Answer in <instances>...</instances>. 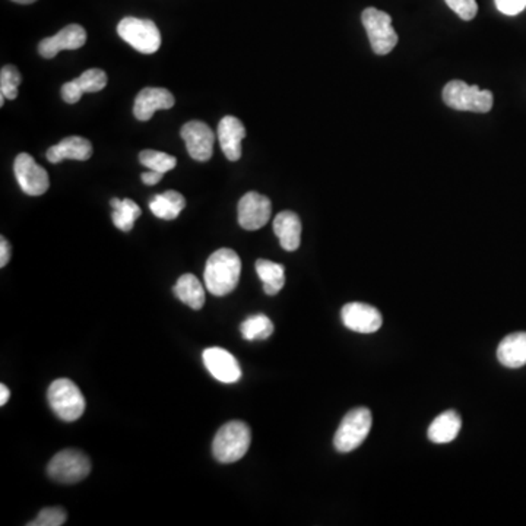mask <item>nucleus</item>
Returning <instances> with one entry per match:
<instances>
[{
    "instance_id": "nucleus-1",
    "label": "nucleus",
    "mask_w": 526,
    "mask_h": 526,
    "mask_svg": "<svg viewBox=\"0 0 526 526\" xmlns=\"http://www.w3.org/2000/svg\"><path fill=\"white\" fill-rule=\"evenodd\" d=\"M242 275V260L233 249H219L206 262L205 285L211 294L227 296L235 291Z\"/></svg>"
},
{
    "instance_id": "nucleus-2",
    "label": "nucleus",
    "mask_w": 526,
    "mask_h": 526,
    "mask_svg": "<svg viewBox=\"0 0 526 526\" xmlns=\"http://www.w3.org/2000/svg\"><path fill=\"white\" fill-rule=\"evenodd\" d=\"M251 443V427L243 421H230L224 424L215 434L212 453L221 464H233L246 455Z\"/></svg>"
},
{
    "instance_id": "nucleus-3",
    "label": "nucleus",
    "mask_w": 526,
    "mask_h": 526,
    "mask_svg": "<svg viewBox=\"0 0 526 526\" xmlns=\"http://www.w3.org/2000/svg\"><path fill=\"white\" fill-rule=\"evenodd\" d=\"M371 424L373 417L369 408H354L347 412L333 437L338 452L348 453L360 448L371 433Z\"/></svg>"
},
{
    "instance_id": "nucleus-4",
    "label": "nucleus",
    "mask_w": 526,
    "mask_h": 526,
    "mask_svg": "<svg viewBox=\"0 0 526 526\" xmlns=\"http://www.w3.org/2000/svg\"><path fill=\"white\" fill-rule=\"evenodd\" d=\"M47 399L54 414L66 423L76 421L85 411V398L83 392L70 379L54 380L50 385Z\"/></svg>"
},
{
    "instance_id": "nucleus-5",
    "label": "nucleus",
    "mask_w": 526,
    "mask_h": 526,
    "mask_svg": "<svg viewBox=\"0 0 526 526\" xmlns=\"http://www.w3.org/2000/svg\"><path fill=\"white\" fill-rule=\"evenodd\" d=\"M443 101L453 110L489 113L493 108V92L480 90L477 85H466L464 81H450L444 87Z\"/></svg>"
},
{
    "instance_id": "nucleus-6",
    "label": "nucleus",
    "mask_w": 526,
    "mask_h": 526,
    "mask_svg": "<svg viewBox=\"0 0 526 526\" xmlns=\"http://www.w3.org/2000/svg\"><path fill=\"white\" fill-rule=\"evenodd\" d=\"M90 473V458L76 449H65L58 455H54L47 466L49 477L60 484H75V482H83Z\"/></svg>"
},
{
    "instance_id": "nucleus-7",
    "label": "nucleus",
    "mask_w": 526,
    "mask_h": 526,
    "mask_svg": "<svg viewBox=\"0 0 526 526\" xmlns=\"http://www.w3.org/2000/svg\"><path fill=\"white\" fill-rule=\"evenodd\" d=\"M117 34L139 53L153 54L161 47L160 29L151 20L124 18L117 25Z\"/></svg>"
},
{
    "instance_id": "nucleus-8",
    "label": "nucleus",
    "mask_w": 526,
    "mask_h": 526,
    "mask_svg": "<svg viewBox=\"0 0 526 526\" xmlns=\"http://www.w3.org/2000/svg\"><path fill=\"white\" fill-rule=\"evenodd\" d=\"M362 21L374 53L379 56L391 53L398 44V34L392 27L391 15L376 8H367L363 12Z\"/></svg>"
},
{
    "instance_id": "nucleus-9",
    "label": "nucleus",
    "mask_w": 526,
    "mask_h": 526,
    "mask_svg": "<svg viewBox=\"0 0 526 526\" xmlns=\"http://www.w3.org/2000/svg\"><path fill=\"white\" fill-rule=\"evenodd\" d=\"M13 170L24 194L29 196H42L49 190V174L29 154L22 153L17 155Z\"/></svg>"
},
{
    "instance_id": "nucleus-10",
    "label": "nucleus",
    "mask_w": 526,
    "mask_h": 526,
    "mask_svg": "<svg viewBox=\"0 0 526 526\" xmlns=\"http://www.w3.org/2000/svg\"><path fill=\"white\" fill-rule=\"evenodd\" d=\"M239 224L247 231L259 230L267 226L272 214L269 197L258 192H249L239 202Z\"/></svg>"
},
{
    "instance_id": "nucleus-11",
    "label": "nucleus",
    "mask_w": 526,
    "mask_h": 526,
    "mask_svg": "<svg viewBox=\"0 0 526 526\" xmlns=\"http://www.w3.org/2000/svg\"><path fill=\"white\" fill-rule=\"evenodd\" d=\"M181 138L185 139L189 155L196 161L211 160L214 153L215 133L208 124L192 120L181 128Z\"/></svg>"
},
{
    "instance_id": "nucleus-12",
    "label": "nucleus",
    "mask_w": 526,
    "mask_h": 526,
    "mask_svg": "<svg viewBox=\"0 0 526 526\" xmlns=\"http://www.w3.org/2000/svg\"><path fill=\"white\" fill-rule=\"evenodd\" d=\"M342 323L358 333H374L382 328L383 317L378 308L366 303H348L341 310Z\"/></svg>"
},
{
    "instance_id": "nucleus-13",
    "label": "nucleus",
    "mask_w": 526,
    "mask_h": 526,
    "mask_svg": "<svg viewBox=\"0 0 526 526\" xmlns=\"http://www.w3.org/2000/svg\"><path fill=\"white\" fill-rule=\"evenodd\" d=\"M203 364L212 374V378L217 379L222 383H235L242 379V369L233 354L219 348L212 347L203 351Z\"/></svg>"
},
{
    "instance_id": "nucleus-14",
    "label": "nucleus",
    "mask_w": 526,
    "mask_h": 526,
    "mask_svg": "<svg viewBox=\"0 0 526 526\" xmlns=\"http://www.w3.org/2000/svg\"><path fill=\"white\" fill-rule=\"evenodd\" d=\"M87 43V31L78 24H70L53 37L44 38L38 44V53L44 59H53L62 50L81 49Z\"/></svg>"
},
{
    "instance_id": "nucleus-15",
    "label": "nucleus",
    "mask_w": 526,
    "mask_h": 526,
    "mask_svg": "<svg viewBox=\"0 0 526 526\" xmlns=\"http://www.w3.org/2000/svg\"><path fill=\"white\" fill-rule=\"evenodd\" d=\"M176 104L174 95L165 88H144L135 100L133 115L140 122H148L158 110H170Z\"/></svg>"
},
{
    "instance_id": "nucleus-16",
    "label": "nucleus",
    "mask_w": 526,
    "mask_h": 526,
    "mask_svg": "<svg viewBox=\"0 0 526 526\" xmlns=\"http://www.w3.org/2000/svg\"><path fill=\"white\" fill-rule=\"evenodd\" d=\"M246 138V128L242 120L235 116L222 117L219 124V140L227 160L239 161L242 158V140Z\"/></svg>"
},
{
    "instance_id": "nucleus-17",
    "label": "nucleus",
    "mask_w": 526,
    "mask_h": 526,
    "mask_svg": "<svg viewBox=\"0 0 526 526\" xmlns=\"http://www.w3.org/2000/svg\"><path fill=\"white\" fill-rule=\"evenodd\" d=\"M45 156L52 164H59L63 160L87 161L92 156V144L81 136H69L50 147Z\"/></svg>"
},
{
    "instance_id": "nucleus-18",
    "label": "nucleus",
    "mask_w": 526,
    "mask_h": 526,
    "mask_svg": "<svg viewBox=\"0 0 526 526\" xmlns=\"http://www.w3.org/2000/svg\"><path fill=\"white\" fill-rule=\"evenodd\" d=\"M274 233L280 239L281 247L284 251H297L301 243L300 217L292 211H283L274 219Z\"/></svg>"
},
{
    "instance_id": "nucleus-19",
    "label": "nucleus",
    "mask_w": 526,
    "mask_h": 526,
    "mask_svg": "<svg viewBox=\"0 0 526 526\" xmlns=\"http://www.w3.org/2000/svg\"><path fill=\"white\" fill-rule=\"evenodd\" d=\"M498 362L509 369H519L526 364V332L510 333L498 344Z\"/></svg>"
},
{
    "instance_id": "nucleus-20",
    "label": "nucleus",
    "mask_w": 526,
    "mask_h": 526,
    "mask_svg": "<svg viewBox=\"0 0 526 526\" xmlns=\"http://www.w3.org/2000/svg\"><path fill=\"white\" fill-rule=\"evenodd\" d=\"M462 427V419L457 411H446L440 414L433 419V423L428 427V439L433 443H450L457 439Z\"/></svg>"
},
{
    "instance_id": "nucleus-21",
    "label": "nucleus",
    "mask_w": 526,
    "mask_h": 526,
    "mask_svg": "<svg viewBox=\"0 0 526 526\" xmlns=\"http://www.w3.org/2000/svg\"><path fill=\"white\" fill-rule=\"evenodd\" d=\"M174 296L189 306L194 310H201L205 306L206 297L205 290L202 287L201 281L197 280L196 276L192 274H185L177 280L176 285L173 288Z\"/></svg>"
},
{
    "instance_id": "nucleus-22",
    "label": "nucleus",
    "mask_w": 526,
    "mask_h": 526,
    "mask_svg": "<svg viewBox=\"0 0 526 526\" xmlns=\"http://www.w3.org/2000/svg\"><path fill=\"white\" fill-rule=\"evenodd\" d=\"M185 196L176 190H167L164 194L156 195L149 202V210L153 211V214L165 221L176 219L181 211L185 210Z\"/></svg>"
},
{
    "instance_id": "nucleus-23",
    "label": "nucleus",
    "mask_w": 526,
    "mask_h": 526,
    "mask_svg": "<svg viewBox=\"0 0 526 526\" xmlns=\"http://www.w3.org/2000/svg\"><path fill=\"white\" fill-rule=\"evenodd\" d=\"M256 272L263 283L267 296H276L285 284V267L280 263L259 259L256 262Z\"/></svg>"
},
{
    "instance_id": "nucleus-24",
    "label": "nucleus",
    "mask_w": 526,
    "mask_h": 526,
    "mask_svg": "<svg viewBox=\"0 0 526 526\" xmlns=\"http://www.w3.org/2000/svg\"><path fill=\"white\" fill-rule=\"evenodd\" d=\"M111 206H113V222L119 230L128 233L135 226L136 219H139L142 211L139 206L136 205L132 199H117L113 197L111 199Z\"/></svg>"
},
{
    "instance_id": "nucleus-25",
    "label": "nucleus",
    "mask_w": 526,
    "mask_h": 526,
    "mask_svg": "<svg viewBox=\"0 0 526 526\" xmlns=\"http://www.w3.org/2000/svg\"><path fill=\"white\" fill-rule=\"evenodd\" d=\"M240 331L246 341H262L274 333V323L265 315H255L243 322Z\"/></svg>"
},
{
    "instance_id": "nucleus-26",
    "label": "nucleus",
    "mask_w": 526,
    "mask_h": 526,
    "mask_svg": "<svg viewBox=\"0 0 526 526\" xmlns=\"http://www.w3.org/2000/svg\"><path fill=\"white\" fill-rule=\"evenodd\" d=\"M139 163L147 169L165 174L176 167L177 160L176 156L170 155V154L160 153V151H154V149H145L139 154Z\"/></svg>"
},
{
    "instance_id": "nucleus-27",
    "label": "nucleus",
    "mask_w": 526,
    "mask_h": 526,
    "mask_svg": "<svg viewBox=\"0 0 526 526\" xmlns=\"http://www.w3.org/2000/svg\"><path fill=\"white\" fill-rule=\"evenodd\" d=\"M21 84V74L12 65H6L0 72V94L8 100H15L18 97V87Z\"/></svg>"
},
{
    "instance_id": "nucleus-28",
    "label": "nucleus",
    "mask_w": 526,
    "mask_h": 526,
    "mask_svg": "<svg viewBox=\"0 0 526 526\" xmlns=\"http://www.w3.org/2000/svg\"><path fill=\"white\" fill-rule=\"evenodd\" d=\"M79 88L85 92H100L108 85V75L101 69H88L79 78H76Z\"/></svg>"
},
{
    "instance_id": "nucleus-29",
    "label": "nucleus",
    "mask_w": 526,
    "mask_h": 526,
    "mask_svg": "<svg viewBox=\"0 0 526 526\" xmlns=\"http://www.w3.org/2000/svg\"><path fill=\"white\" fill-rule=\"evenodd\" d=\"M68 514L62 507H45L36 516L29 526H60L65 525Z\"/></svg>"
},
{
    "instance_id": "nucleus-30",
    "label": "nucleus",
    "mask_w": 526,
    "mask_h": 526,
    "mask_svg": "<svg viewBox=\"0 0 526 526\" xmlns=\"http://www.w3.org/2000/svg\"><path fill=\"white\" fill-rule=\"evenodd\" d=\"M444 2L464 21H471V20L477 17V0H444Z\"/></svg>"
},
{
    "instance_id": "nucleus-31",
    "label": "nucleus",
    "mask_w": 526,
    "mask_h": 526,
    "mask_svg": "<svg viewBox=\"0 0 526 526\" xmlns=\"http://www.w3.org/2000/svg\"><path fill=\"white\" fill-rule=\"evenodd\" d=\"M496 6L500 12L514 17L526 8V0H496Z\"/></svg>"
},
{
    "instance_id": "nucleus-32",
    "label": "nucleus",
    "mask_w": 526,
    "mask_h": 526,
    "mask_svg": "<svg viewBox=\"0 0 526 526\" xmlns=\"http://www.w3.org/2000/svg\"><path fill=\"white\" fill-rule=\"evenodd\" d=\"M83 90L79 88L76 79L70 81V83H66L62 87V99L65 103L76 104L79 100L83 99Z\"/></svg>"
},
{
    "instance_id": "nucleus-33",
    "label": "nucleus",
    "mask_w": 526,
    "mask_h": 526,
    "mask_svg": "<svg viewBox=\"0 0 526 526\" xmlns=\"http://www.w3.org/2000/svg\"><path fill=\"white\" fill-rule=\"evenodd\" d=\"M11 260V244L8 240L2 237L0 239V267H4Z\"/></svg>"
},
{
    "instance_id": "nucleus-34",
    "label": "nucleus",
    "mask_w": 526,
    "mask_h": 526,
    "mask_svg": "<svg viewBox=\"0 0 526 526\" xmlns=\"http://www.w3.org/2000/svg\"><path fill=\"white\" fill-rule=\"evenodd\" d=\"M142 181H144L145 185L147 186H155L163 180V177H164V173H161V171H154V170H149L148 173L142 174Z\"/></svg>"
},
{
    "instance_id": "nucleus-35",
    "label": "nucleus",
    "mask_w": 526,
    "mask_h": 526,
    "mask_svg": "<svg viewBox=\"0 0 526 526\" xmlns=\"http://www.w3.org/2000/svg\"><path fill=\"white\" fill-rule=\"evenodd\" d=\"M9 396H11V391H9V387H6L4 383H2V385H0V405H2V407L6 405V402L9 401Z\"/></svg>"
},
{
    "instance_id": "nucleus-36",
    "label": "nucleus",
    "mask_w": 526,
    "mask_h": 526,
    "mask_svg": "<svg viewBox=\"0 0 526 526\" xmlns=\"http://www.w3.org/2000/svg\"><path fill=\"white\" fill-rule=\"evenodd\" d=\"M15 4H31L34 2H37V0H12Z\"/></svg>"
}]
</instances>
